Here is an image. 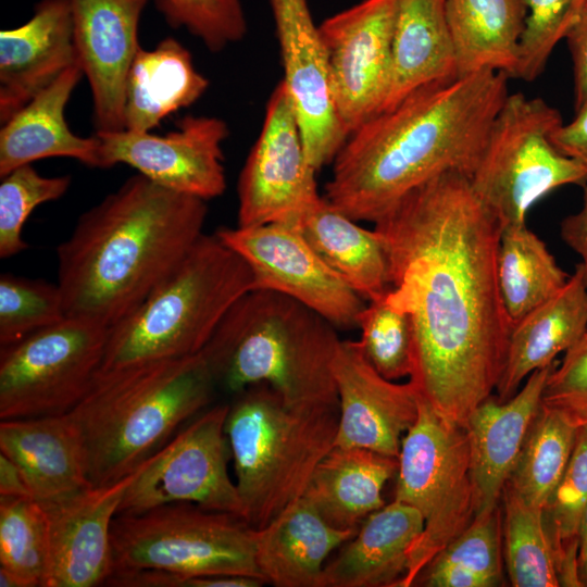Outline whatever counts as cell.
Wrapping results in <instances>:
<instances>
[{
    "label": "cell",
    "instance_id": "d6a6232c",
    "mask_svg": "<svg viewBox=\"0 0 587 587\" xmlns=\"http://www.w3.org/2000/svg\"><path fill=\"white\" fill-rule=\"evenodd\" d=\"M569 277L547 245L526 223L502 228L497 252V280L511 327L553 297Z\"/></svg>",
    "mask_w": 587,
    "mask_h": 587
},
{
    "label": "cell",
    "instance_id": "f1b7e54d",
    "mask_svg": "<svg viewBox=\"0 0 587 587\" xmlns=\"http://www.w3.org/2000/svg\"><path fill=\"white\" fill-rule=\"evenodd\" d=\"M447 1L397 0L390 83L380 112L423 86L458 78Z\"/></svg>",
    "mask_w": 587,
    "mask_h": 587
},
{
    "label": "cell",
    "instance_id": "f546056e",
    "mask_svg": "<svg viewBox=\"0 0 587 587\" xmlns=\"http://www.w3.org/2000/svg\"><path fill=\"white\" fill-rule=\"evenodd\" d=\"M209 85L189 50L174 37L149 50L140 47L125 85V129L152 132L168 115L197 102Z\"/></svg>",
    "mask_w": 587,
    "mask_h": 587
},
{
    "label": "cell",
    "instance_id": "ba28073f",
    "mask_svg": "<svg viewBox=\"0 0 587 587\" xmlns=\"http://www.w3.org/2000/svg\"><path fill=\"white\" fill-rule=\"evenodd\" d=\"M562 124L560 112L544 99L507 96L470 177L502 228L525 224L529 209L554 189L587 182V167L551 140Z\"/></svg>",
    "mask_w": 587,
    "mask_h": 587
},
{
    "label": "cell",
    "instance_id": "ab89813d",
    "mask_svg": "<svg viewBox=\"0 0 587 587\" xmlns=\"http://www.w3.org/2000/svg\"><path fill=\"white\" fill-rule=\"evenodd\" d=\"M71 183L70 175L42 176L32 164L20 166L1 177V259L13 257L28 247L23 239V227L28 216L40 204L64 196Z\"/></svg>",
    "mask_w": 587,
    "mask_h": 587
},
{
    "label": "cell",
    "instance_id": "3957f363",
    "mask_svg": "<svg viewBox=\"0 0 587 587\" xmlns=\"http://www.w3.org/2000/svg\"><path fill=\"white\" fill-rule=\"evenodd\" d=\"M205 202L137 173L84 212L57 248L66 316L109 328L128 316L204 234Z\"/></svg>",
    "mask_w": 587,
    "mask_h": 587
},
{
    "label": "cell",
    "instance_id": "f6af8a7d",
    "mask_svg": "<svg viewBox=\"0 0 587 587\" xmlns=\"http://www.w3.org/2000/svg\"><path fill=\"white\" fill-rule=\"evenodd\" d=\"M238 579L233 575H186L163 570L115 571L105 586L113 587H235Z\"/></svg>",
    "mask_w": 587,
    "mask_h": 587
},
{
    "label": "cell",
    "instance_id": "ee69618b",
    "mask_svg": "<svg viewBox=\"0 0 587 587\" xmlns=\"http://www.w3.org/2000/svg\"><path fill=\"white\" fill-rule=\"evenodd\" d=\"M541 404L557 410L576 427L587 425V332L552 366Z\"/></svg>",
    "mask_w": 587,
    "mask_h": 587
},
{
    "label": "cell",
    "instance_id": "60d3db41",
    "mask_svg": "<svg viewBox=\"0 0 587 587\" xmlns=\"http://www.w3.org/2000/svg\"><path fill=\"white\" fill-rule=\"evenodd\" d=\"M428 565L454 567L479 578L486 587L500 586L503 572L500 505L475 514L471 524Z\"/></svg>",
    "mask_w": 587,
    "mask_h": 587
},
{
    "label": "cell",
    "instance_id": "cb8c5ba5",
    "mask_svg": "<svg viewBox=\"0 0 587 587\" xmlns=\"http://www.w3.org/2000/svg\"><path fill=\"white\" fill-rule=\"evenodd\" d=\"M423 528L413 507L397 500L385 504L326 562L320 587H398Z\"/></svg>",
    "mask_w": 587,
    "mask_h": 587
},
{
    "label": "cell",
    "instance_id": "d590c367",
    "mask_svg": "<svg viewBox=\"0 0 587 587\" xmlns=\"http://www.w3.org/2000/svg\"><path fill=\"white\" fill-rule=\"evenodd\" d=\"M503 561L514 587L560 586L542 509L530 505L503 487Z\"/></svg>",
    "mask_w": 587,
    "mask_h": 587
},
{
    "label": "cell",
    "instance_id": "8992f818",
    "mask_svg": "<svg viewBox=\"0 0 587 587\" xmlns=\"http://www.w3.org/2000/svg\"><path fill=\"white\" fill-rule=\"evenodd\" d=\"M339 405L288 404L265 383L233 395L225 432L242 517L262 528L301 498L335 446Z\"/></svg>",
    "mask_w": 587,
    "mask_h": 587
},
{
    "label": "cell",
    "instance_id": "bcb514c9",
    "mask_svg": "<svg viewBox=\"0 0 587 587\" xmlns=\"http://www.w3.org/2000/svg\"><path fill=\"white\" fill-rule=\"evenodd\" d=\"M573 64L574 110L587 105V0L565 36Z\"/></svg>",
    "mask_w": 587,
    "mask_h": 587
},
{
    "label": "cell",
    "instance_id": "681fc988",
    "mask_svg": "<svg viewBox=\"0 0 587 587\" xmlns=\"http://www.w3.org/2000/svg\"><path fill=\"white\" fill-rule=\"evenodd\" d=\"M0 497L33 498L22 471L2 452H0Z\"/></svg>",
    "mask_w": 587,
    "mask_h": 587
},
{
    "label": "cell",
    "instance_id": "6da1fadb",
    "mask_svg": "<svg viewBox=\"0 0 587 587\" xmlns=\"http://www.w3.org/2000/svg\"><path fill=\"white\" fill-rule=\"evenodd\" d=\"M374 224L389 261L387 299L413 326L409 382L464 427L496 390L512 328L497 280L502 226L459 172L414 188Z\"/></svg>",
    "mask_w": 587,
    "mask_h": 587
},
{
    "label": "cell",
    "instance_id": "d4e9b609",
    "mask_svg": "<svg viewBox=\"0 0 587 587\" xmlns=\"http://www.w3.org/2000/svg\"><path fill=\"white\" fill-rule=\"evenodd\" d=\"M82 77L77 62L1 124L0 177L37 160L55 157L100 168L96 134L78 136L65 118L66 104Z\"/></svg>",
    "mask_w": 587,
    "mask_h": 587
},
{
    "label": "cell",
    "instance_id": "f907efd6",
    "mask_svg": "<svg viewBox=\"0 0 587 587\" xmlns=\"http://www.w3.org/2000/svg\"><path fill=\"white\" fill-rule=\"evenodd\" d=\"M578 571L583 586H587V507L578 529Z\"/></svg>",
    "mask_w": 587,
    "mask_h": 587
},
{
    "label": "cell",
    "instance_id": "e0dca14e",
    "mask_svg": "<svg viewBox=\"0 0 587 587\" xmlns=\"http://www.w3.org/2000/svg\"><path fill=\"white\" fill-rule=\"evenodd\" d=\"M279 46L284 83L317 172L333 163L347 139L332 89L327 52L308 0H267Z\"/></svg>",
    "mask_w": 587,
    "mask_h": 587
},
{
    "label": "cell",
    "instance_id": "8d00e7d4",
    "mask_svg": "<svg viewBox=\"0 0 587 587\" xmlns=\"http://www.w3.org/2000/svg\"><path fill=\"white\" fill-rule=\"evenodd\" d=\"M0 567L22 587H46L50 567L49 522L29 497H0Z\"/></svg>",
    "mask_w": 587,
    "mask_h": 587
},
{
    "label": "cell",
    "instance_id": "7a4b0ae2",
    "mask_svg": "<svg viewBox=\"0 0 587 587\" xmlns=\"http://www.w3.org/2000/svg\"><path fill=\"white\" fill-rule=\"evenodd\" d=\"M508 79L483 70L433 83L371 117L338 151L323 197L350 218L375 223L440 174L471 177L509 95Z\"/></svg>",
    "mask_w": 587,
    "mask_h": 587
},
{
    "label": "cell",
    "instance_id": "816d5d0a",
    "mask_svg": "<svg viewBox=\"0 0 587 587\" xmlns=\"http://www.w3.org/2000/svg\"><path fill=\"white\" fill-rule=\"evenodd\" d=\"M0 586L1 587H22L20 580L9 571L0 567Z\"/></svg>",
    "mask_w": 587,
    "mask_h": 587
},
{
    "label": "cell",
    "instance_id": "8fae6325",
    "mask_svg": "<svg viewBox=\"0 0 587 587\" xmlns=\"http://www.w3.org/2000/svg\"><path fill=\"white\" fill-rule=\"evenodd\" d=\"M109 327L65 317L0 350V420L68 413L101 367Z\"/></svg>",
    "mask_w": 587,
    "mask_h": 587
},
{
    "label": "cell",
    "instance_id": "7c38bea8",
    "mask_svg": "<svg viewBox=\"0 0 587 587\" xmlns=\"http://www.w3.org/2000/svg\"><path fill=\"white\" fill-rule=\"evenodd\" d=\"M228 408L229 403L210 405L153 453L125 491L117 515L190 502L242 517L241 500L228 472Z\"/></svg>",
    "mask_w": 587,
    "mask_h": 587
},
{
    "label": "cell",
    "instance_id": "9c48e42d",
    "mask_svg": "<svg viewBox=\"0 0 587 587\" xmlns=\"http://www.w3.org/2000/svg\"><path fill=\"white\" fill-rule=\"evenodd\" d=\"M417 400L416 420L401 441L394 500L416 509L424 528L398 587L415 585L422 571L476 514L464 427L438 414L419 396Z\"/></svg>",
    "mask_w": 587,
    "mask_h": 587
},
{
    "label": "cell",
    "instance_id": "7dc6e473",
    "mask_svg": "<svg viewBox=\"0 0 587 587\" xmlns=\"http://www.w3.org/2000/svg\"><path fill=\"white\" fill-rule=\"evenodd\" d=\"M551 140L559 151L587 167V105L575 112L570 123L562 124Z\"/></svg>",
    "mask_w": 587,
    "mask_h": 587
},
{
    "label": "cell",
    "instance_id": "83f0119b",
    "mask_svg": "<svg viewBox=\"0 0 587 587\" xmlns=\"http://www.w3.org/2000/svg\"><path fill=\"white\" fill-rule=\"evenodd\" d=\"M397 471L396 457L334 446L315 467L302 497L333 527L358 530L385 505L383 489Z\"/></svg>",
    "mask_w": 587,
    "mask_h": 587
},
{
    "label": "cell",
    "instance_id": "30bf717a",
    "mask_svg": "<svg viewBox=\"0 0 587 587\" xmlns=\"http://www.w3.org/2000/svg\"><path fill=\"white\" fill-rule=\"evenodd\" d=\"M111 542L114 572L152 569L264 579L255 563L254 528L238 515L190 502L116 515Z\"/></svg>",
    "mask_w": 587,
    "mask_h": 587
},
{
    "label": "cell",
    "instance_id": "ac0fdd59",
    "mask_svg": "<svg viewBox=\"0 0 587 587\" xmlns=\"http://www.w3.org/2000/svg\"><path fill=\"white\" fill-rule=\"evenodd\" d=\"M77 62L87 78L96 133L125 129L127 74L149 0H70Z\"/></svg>",
    "mask_w": 587,
    "mask_h": 587
},
{
    "label": "cell",
    "instance_id": "2e32d148",
    "mask_svg": "<svg viewBox=\"0 0 587 587\" xmlns=\"http://www.w3.org/2000/svg\"><path fill=\"white\" fill-rule=\"evenodd\" d=\"M95 134L100 168L126 164L162 187L204 201L226 189L222 143L229 129L220 117L186 115L163 135L127 129Z\"/></svg>",
    "mask_w": 587,
    "mask_h": 587
},
{
    "label": "cell",
    "instance_id": "d6986e66",
    "mask_svg": "<svg viewBox=\"0 0 587 587\" xmlns=\"http://www.w3.org/2000/svg\"><path fill=\"white\" fill-rule=\"evenodd\" d=\"M151 457L114 483L91 486L63 499L41 503L47 512L50 537L46 587L105 586L114 572L112 522L125 491Z\"/></svg>",
    "mask_w": 587,
    "mask_h": 587
},
{
    "label": "cell",
    "instance_id": "836d02e7",
    "mask_svg": "<svg viewBox=\"0 0 587 587\" xmlns=\"http://www.w3.org/2000/svg\"><path fill=\"white\" fill-rule=\"evenodd\" d=\"M577 430L563 414L541 404L504 487L544 509L567 466Z\"/></svg>",
    "mask_w": 587,
    "mask_h": 587
},
{
    "label": "cell",
    "instance_id": "4316f807",
    "mask_svg": "<svg viewBox=\"0 0 587 587\" xmlns=\"http://www.w3.org/2000/svg\"><path fill=\"white\" fill-rule=\"evenodd\" d=\"M355 533L333 527L301 497L254 529L258 570L276 587H320L329 555Z\"/></svg>",
    "mask_w": 587,
    "mask_h": 587
},
{
    "label": "cell",
    "instance_id": "9a60e30c",
    "mask_svg": "<svg viewBox=\"0 0 587 587\" xmlns=\"http://www.w3.org/2000/svg\"><path fill=\"white\" fill-rule=\"evenodd\" d=\"M397 0H362L320 25L339 121L349 136L378 114L391 75Z\"/></svg>",
    "mask_w": 587,
    "mask_h": 587
},
{
    "label": "cell",
    "instance_id": "7bdbcfd3",
    "mask_svg": "<svg viewBox=\"0 0 587 587\" xmlns=\"http://www.w3.org/2000/svg\"><path fill=\"white\" fill-rule=\"evenodd\" d=\"M585 0H525L527 16L515 78L535 80L575 22Z\"/></svg>",
    "mask_w": 587,
    "mask_h": 587
},
{
    "label": "cell",
    "instance_id": "ffe728a7",
    "mask_svg": "<svg viewBox=\"0 0 587 587\" xmlns=\"http://www.w3.org/2000/svg\"><path fill=\"white\" fill-rule=\"evenodd\" d=\"M339 417L335 446L359 447L398 458L419 412L410 382L380 375L359 341L340 340L333 361Z\"/></svg>",
    "mask_w": 587,
    "mask_h": 587
},
{
    "label": "cell",
    "instance_id": "5bb4252c",
    "mask_svg": "<svg viewBox=\"0 0 587 587\" xmlns=\"http://www.w3.org/2000/svg\"><path fill=\"white\" fill-rule=\"evenodd\" d=\"M215 234L247 262L253 289L288 296L337 329L358 328L364 299L323 261L298 226L221 227Z\"/></svg>",
    "mask_w": 587,
    "mask_h": 587
},
{
    "label": "cell",
    "instance_id": "c3c4849f",
    "mask_svg": "<svg viewBox=\"0 0 587 587\" xmlns=\"http://www.w3.org/2000/svg\"><path fill=\"white\" fill-rule=\"evenodd\" d=\"M583 203L580 209L566 216L561 224L563 241L580 258V266L587 287V182L583 185Z\"/></svg>",
    "mask_w": 587,
    "mask_h": 587
},
{
    "label": "cell",
    "instance_id": "44dd1931",
    "mask_svg": "<svg viewBox=\"0 0 587 587\" xmlns=\"http://www.w3.org/2000/svg\"><path fill=\"white\" fill-rule=\"evenodd\" d=\"M77 63L70 0H40L23 25L0 32V122Z\"/></svg>",
    "mask_w": 587,
    "mask_h": 587
},
{
    "label": "cell",
    "instance_id": "1f68e13d",
    "mask_svg": "<svg viewBox=\"0 0 587 587\" xmlns=\"http://www.w3.org/2000/svg\"><path fill=\"white\" fill-rule=\"evenodd\" d=\"M525 0H448L458 77L490 70L515 78Z\"/></svg>",
    "mask_w": 587,
    "mask_h": 587
},
{
    "label": "cell",
    "instance_id": "603a6c76",
    "mask_svg": "<svg viewBox=\"0 0 587 587\" xmlns=\"http://www.w3.org/2000/svg\"><path fill=\"white\" fill-rule=\"evenodd\" d=\"M0 452L18 466L40 503L92 486L84 445L68 413L1 420Z\"/></svg>",
    "mask_w": 587,
    "mask_h": 587
},
{
    "label": "cell",
    "instance_id": "277c9868",
    "mask_svg": "<svg viewBox=\"0 0 587 587\" xmlns=\"http://www.w3.org/2000/svg\"><path fill=\"white\" fill-rule=\"evenodd\" d=\"M216 389L201 352L99 370L68 412L90 484L103 486L134 472L209 408Z\"/></svg>",
    "mask_w": 587,
    "mask_h": 587
},
{
    "label": "cell",
    "instance_id": "4fadbf2b",
    "mask_svg": "<svg viewBox=\"0 0 587 587\" xmlns=\"http://www.w3.org/2000/svg\"><path fill=\"white\" fill-rule=\"evenodd\" d=\"M284 83L272 91L259 137L238 178V226H298L321 199Z\"/></svg>",
    "mask_w": 587,
    "mask_h": 587
},
{
    "label": "cell",
    "instance_id": "f35d334b",
    "mask_svg": "<svg viewBox=\"0 0 587 587\" xmlns=\"http://www.w3.org/2000/svg\"><path fill=\"white\" fill-rule=\"evenodd\" d=\"M387 292L365 305L359 316V341L375 370L390 380L412 370L413 326L410 315L387 299Z\"/></svg>",
    "mask_w": 587,
    "mask_h": 587
},
{
    "label": "cell",
    "instance_id": "484cf974",
    "mask_svg": "<svg viewBox=\"0 0 587 587\" xmlns=\"http://www.w3.org/2000/svg\"><path fill=\"white\" fill-rule=\"evenodd\" d=\"M587 332V287L577 264L566 284L517 323L509 336L497 399H510L532 373L554 362Z\"/></svg>",
    "mask_w": 587,
    "mask_h": 587
},
{
    "label": "cell",
    "instance_id": "74e56055",
    "mask_svg": "<svg viewBox=\"0 0 587 587\" xmlns=\"http://www.w3.org/2000/svg\"><path fill=\"white\" fill-rule=\"evenodd\" d=\"M66 317L57 284L4 273L0 276V347Z\"/></svg>",
    "mask_w": 587,
    "mask_h": 587
},
{
    "label": "cell",
    "instance_id": "e575fe53",
    "mask_svg": "<svg viewBox=\"0 0 587 587\" xmlns=\"http://www.w3.org/2000/svg\"><path fill=\"white\" fill-rule=\"evenodd\" d=\"M587 507V425L578 427L567 466L542 509L560 586H583L578 529Z\"/></svg>",
    "mask_w": 587,
    "mask_h": 587
},
{
    "label": "cell",
    "instance_id": "b9f144b4",
    "mask_svg": "<svg viewBox=\"0 0 587 587\" xmlns=\"http://www.w3.org/2000/svg\"><path fill=\"white\" fill-rule=\"evenodd\" d=\"M168 25L184 28L211 52L241 41L248 24L241 0H155Z\"/></svg>",
    "mask_w": 587,
    "mask_h": 587
},
{
    "label": "cell",
    "instance_id": "7402d4cb",
    "mask_svg": "<svg viewBox=\"0 0 587 587\" xmlns=\"http://www.w3.org/2000/svg\"><path fill=\"white\" fill-rule=\"evenodd\" d=\"M554 365L532 373L508 400L488 397L470 414L466 433L476 514L499 505L503 487L540 407Z\"/></svg>",
    "mask_w": 587,
    "mask_h": 587
},
{
    "label": "cell",
    "instance_id": "4dcf8cb0",
    "mask_svg": "<svg viewBox=\"0 0 587 587\" xmlns=\"http://www.w3.org/2000/svg\"><path fill=\"white\" fill-rule=\"evenodd\" d=\"M298 228L323 261L364 300L390 288L389 261L379 235L357 224L324 197Z\"/></svg>",
    "mask_w": 587,
    "mask_h": 587
},
{
    "label": "cell",
    "instance_id": "5b68a950",
    "mask_svg": "<svg viewBox=\"0 0 587 587\" xmlns=\"http://www.w3.org/2000/svg\"><path fill=\"white\" fill-rule=\"evenodd\" d=\"M337 328L283 294L251 289L227 311L201 351L217 389L232 396L265 383L291 405L333 407Z\"/></svg>",
    "mask_w": 587,
    "mask_h": 587
},
{
    "label": "cell",
    "instance_id": "52a82bcc",
    "mask_svg": "<svg viewBox=\"0 0 587 587\" xmlns=\"http://www.w3.org/2000/svg\"><path fill=\"white\" fill-rule=\"evenodd\" d=\"M254 282L247 262L214 233L202 234L180 263L109 329L100 370L202 351Z\"/></svg>",
    "mask_w": 587,
    "mask_h": 587
}]
</instances>
